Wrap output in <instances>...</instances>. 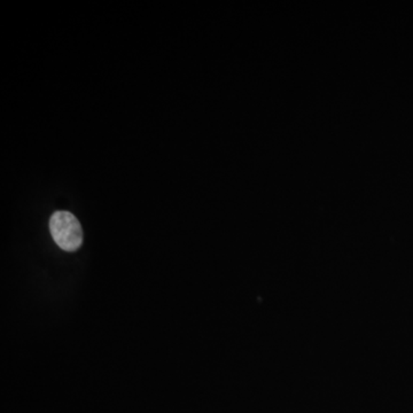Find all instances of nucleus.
<instances>
[{
	"instance_id": "f257e3e1",
	"label": "nucleus",
	"mask_w": 413,
	"mask_h": 413,
	"mask_svg": "<svg viewBox=\"0 0 413 413\" xmlns=\"http://www.w3.org/2000/svg\"><path fill=\"white\" fill-rule=\"evenodd\" d=\"M50 231L55 244L65 252H76L83 244V230L69 211H55L50 220Z\"/></svg>"
}]
</instances>
